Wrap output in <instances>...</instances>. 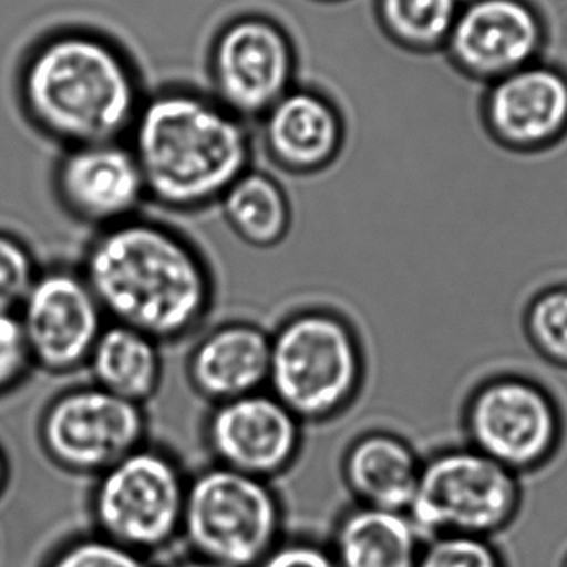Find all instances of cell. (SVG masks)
I'll use <instances>...</instances> for the list:
<instances>
[{
  "label": "cell",
  "instance_id": "cell-1",
  "mask_svg": "<svg viewBox=\"0 0 567 567\" xmlns=\"http://www.w3.org/2000/svg\"><path fill=\"white\" fill-rule=\"evenodd\" d=\"M109 322L165 343L198 332L216 302L208 258L185 233L138 215L100 229L79 266Z\"/></svg>",
  "mask_w": 567,
  "mask_h": 567
},
{
  "label": "cell",
  "instance_id": "cell-2",
  "mask_svg": "<svg viewBox=\"0 0 567 567\" xmlns=\"http://www.w3.org/2000/svg\"><path fill=\"white\" fill-rule=\"evenodd\" d=\"M17 96L30 125L66 150L126 142L146 93L125 47L100 30L65 27L30 47Z\"/></svg>",
  "mask_w": 567,
  "mask_h": 567
},
{
  "label": "cell",
  "instance_id": "cell-3",
  "mask_svg": "<svg viewBox=\"0 0 567 567\" xmlns=\"http://www.w3.org/2000/svg\"><path fill=\"white\" fill-rule=\"evenodd\" d=\"M126 143L148 202L175 213L219 203L255 156L248 123L212 93L179 85L145 96Z\"/></svg>",
  "mask_w": 567,
  "mask_h": 567
},
{
  "label": "cell",
  "instance_id": "cell-4",
  "mask_svg": "<svg viewBox=\"0 0 567 567\" xmlns=\"http://www.w3.org/2000/svg\"><path fill=\"white\" fill-rule=\"evenodd\" d=\"M365 373L362 339L337 310H296L271 332L268 390L303 425L343 415L359 399Z\"/></svg>",
  "mask_w": 567,
  "mask_h": 567
},
{
  "label": "cell",
  "instance_id": "cell-5",
  "mask_svg": "<svg viewBox=\"0 0 567 567\" xmlns=\"http://www.w3.org/2000/svg\"><path fill=\"white\" fill-rule=\"evenodd\" d=\"M466 445L518 476L551 465L567 436L558 393L539 377L503 369L476 380L460 409Z\"/></svg>",
  "mask_w": 567,
  "mask_h": 567
},
{
  "label": "cell",
  "instance_id": "cell-6",
  "mask_svg": "<svg viewBox=\"0 0 567 567\" xmlns=\"http://www.w3.org/2000/svg\"><path fill=\"white\" fill-rule=\"evenodd\" d=\"M189 475L169 450L146 442L96 476V535L152 558L182 539Z\"/></svg>",
  "mask_w": 567,
  "mask_h": 567
},
{
  "label": "cell",
  "instance_id": "cell-7",
  "mask_svg": "<svg viewBox=\"0 0 567 567\" xmlns=\"http://www.w3.org/2000/svg\"><path fill=\"white\" fill-rule=\"evenodd\" d=\"M284 518L271 482L213 463L189 475L182 539L215 565L255 567L284 538Z\"/></svg>",
  "mask_w": 567,
  "mask_h": 567
},
{
  "label": "cell",
  "instance_id": "cell-8",
  "mask_svg": "<svg viewBox=\"0 0 567 567\" xmlns=\"http://www.w3.org/2000/svg\"><path fill=\"white\" fill-rule=\"evenodd\" d=\"M522 505V476L463 443L422 460L406 515L425 542L439 536L489 539L515 522Z\"/></svg>",
  "mask_w": 567,
  "mask_h": 567
},
{
  "label": "cell",
  "instance_id": "cell-9",
  "mask_svg": "<svg viewBox=\"0 0 567 567\" xmlns=\"http://www.w3.org/2000/svg\"><path fill=\"white\" fill-rule=\"evenodd\" d=\"M299 53L275 17L243 12L213 33L206 55L212 95L243 122H258L297 85Z\"/></svg>",
  "mask_w": 567,
  "mask_h": 567
},
{
  "label": "cell",
  "instance_id": "cell-10",
  "mask_svg": "<svg viewBox=\"0 0 567 567\" xmlns=\"http://www.w3.org/2000/svg\"><path fill=\"white\" fill-rule=\"evenodd\" d=\"M148 433L146 406L92 382L53 395L37 426L40 449L53 465L93 478L145 445Z\"/></svg>",
  "mask_w": 567,
  "mask_h": 567
},
{
  "label": "cell",
  "instance_id": "cell-11",
  "mask_svg": "<svg viewBox=\"0 0 567 567\" xmlns=\"http://www.w3.org/2000/svg\"><path fill=\"white\" fill-rule=\"evenodd\" d=\"M548 43L535 0H463L442 53L458 75L485 86L538 62Z\"/></svg>",
  "mask_w": 567,
  "mask_h": 567
},
{
  "label": "cell",
  "instance_id": "cell-12",
  "mask_svg": "<svg viewBox=\"0 0 567 567\" xmlns=\"http://www.w3.org/2000/svg\"><path fill=\"white\" fill-rule=\"evenodd\" d=\"M33 367L66 375L85 369L106 320L95 293L79 268L40 269L17 310Z\"/></svg>",
  "mask_w": 567,
  "mask_h": 567
},
{
  "label": "cell",
  "instance_id": "cell-13",
  "mask_svg": "<svg viewBox=\"0 0 567 567\" xmlns=\"http://www.w3.org/2000/svg\"><path fill=\"white\" fill-rule=\"evenodd\" d=\"M485 135L503 152L538 156L567 142V69L529 63L483 86L478 105Z\"/></svg>",
  "mask_w": 567,
  "mask_h": 567
},
{
  "label": "cell",
  "instance_id": "cell-14",
  "mask_svg": "<svg viewBox=\"0 0 567 567\" xmlns=\"http://www.w3.org/2000/svg\"><path fill=\"white\" fill-rule=\"evenodd\" d=\"M302 429L303 423L266 389L209 405L202 435L215 465L272 482L299 460Z\"/></svg>",
  "mask_w": 567,
  "mask_h": 567
},
{
  "label": "cell",
  "instance_id": "cell-15",
  "mask_svg": "<svg viewBox=\"0 0 567 567\" xmlns=\"http://www.w3.org/2000/svg\"><path fill=\"white\" fill-rule=\"evenodd\" d=\"M52 185L63 212L96 231L142 215L148 202L126 142L66 148L53 168Z\"/></svg>",
  "mask_w": 567,
  "mask_h": 567
},
{
  "label": "cell",
  "instance_id": "cell-16",
  "mask_svg": "<svg viewBox=\"0 0 567 567\" xmlns=\"http://www.w3.org/2000/svg\"><path fill=\"white\" fill-rule=\"evenodd\" d=\"M258 123L266 158L287 175H319L346 148L347 123L342 110L313 86L297 83Z\"/></svg>",
  "mask_w": 567,
  "mask_h": 567
},
{
  "label": "cell",
  "instance_id": "cell-17",
  "mask_svg": "<svg viewBox=\"0 0 567 567\" xmlns=\"http://www.w3.org/2000/svg\"><path fill=\"white\" fill-rule=\"evenodd\" d=\"M271 332L251 320H226L203 332L186 359V380L209 405L268 389Z\"/></svg>",
  "mask_w": 567,
  "mask_h": 567
},
{
  "label": "cell",
  "instance_id": "cell-18",
  "mask_svg": "<svg viewBox=\"0 0 567 567\" xmlns=\"http://www.w3.org/2000/svg\"><path fill=\"white\" fill-rule=\"evenodd\" d=\"M422 460L405 436L390 430H369L347 445L340 475L353 505L406 513L415 495Z\"/></svg>",
  "mask_w": 567,
  "mask_h": 567
},
{
  "label": "cell",
  "instance_id": "cell-19",
  "mask_svg": "<svg viewBox=\"0 0 567 567\" xmlns=\"http://www.w3.org/2000/svg\"><path fill=\"white\" fill-rule=\"evenodd\" d=\"M423 543L406 513L353 505L337 518L329 548L337 567H416Z\"/></svg>",
  "mask_w": 567,
  "mask_h": 567
},
{
  "label": "cell",
  "instance_id": "cell-20",
  "mask_svg": "<svg viewBox=\"0 0 567 567\" xmlns=\"http://www.w3.org/2000/svg\"><path fill=\"white\" fill-rule=\"evenodd\" d=\"M162 343L140 330L109 322L86 360L92 383L146 406L165 377Z\"/></svg>",
  "mask_w": 567,
  "mask_h": 567
},
{
  "label": "cell",
  "instance_id": "cell-21",
  "mask_svg": "<svg viewBox=\"0 0 567 567\" xmlns=\"http://www.w3.org/2000/svg\"><path fill=\"white\" fill-rule=\"evenodd\" d=\"M219 205L229 229L255 249L276 248L292 228V205L282 183L255 166L229 186Z\"/></svg>",
  "mask_w": 567,
  "mask_h": 567
},
{
  "label": "cell",
  "instance_id": "cell-22",
  "mask_svg": "<svg viewBox=\"0 0 567 567\" xmlns=\"http://www.w3.org/2000/svg\"><path fill=\"white\" fill-rule=\"evenodd\" d=\"M463 0H373L377 25L403 52H443Z\"/></svg>",
  "mask_w": 567,
  "mask_h": 567
},
{
  "label": "cell",
  "instance_id": "cell-23",
  "mask_svg": "<svg viewBox=\"0 0 567 567\" xmlns=\"http://www.w3.org/2000/svg\"><path fill=\"white\" fill-rule=\"evenodd\" d=\"M522 332L538 359L567 372V281L545 284L528 297Z\"/></svg>",
  "mask_w": 567,
  "mask_h": 567
},
{
  "label": "cell",
  "instance_id": "cell-24",
  "mask_svg": "<svg viewBox=\"0 0 567 567\" xmlns=\"http://www.w3.org/2000/svg\"><path fill=\"white\" fill-rule=\"evenodd\" d=\"M42 567H153L150 558L130 551L103 536L69 539L49 556Z\"/></svg>",
  "mask_w": 567,
  "mask_h": 567
},
{
  "label": "cell",
  "instance_id": "cell-25",
  "mask_svg": "<svg viewBox=\"0 0 567 567\" xmlns=\"http://www.w3.org/2000/svg\"><path fill=\"white\" fill-rule=\"evenodd\" d=\"M30 246L0 229V310L17 312L40 272Z\"/></svg>",
  "mask_w": 567,
  "mask_h": 567
},
{
  "label": "cell",
  "instance_id": "cell-26",
  "mask_svg": "<svg viewBox=\"0 0 567 567\" xmlns=\"http://www.w3.org/2000/svg\"><path fill=\"white\" fill-rule=\"evenodd\" d=\"M416 567L506 566L489 539L475 536H439L423 543Z\"/></svg>",
  "mask_w": 567,
  "mask_h": 567
},
{
  "label": "cell",
  "instance_id": "cell-27",
  "mask_svg": "<svg viewBox=\"0 0 567 567\" xmlns=\"http://www.w3.org/2000/svg\"><path fill=\"white\" fill-rule=\"evenodd\" d=\"M32 369L35 367L19 316L0 310V396L19 389Z\"/></svg>",
  "mask_w": 567,
  "mask_h": 567
},
{
  "label": "cell",
  "instance_id": "cell-28",
  "mask_svg": "<svg viewBox=\"0 0 567 567\" xmlns=\"http://www.w3.org/2000/svg\"><path fill=\"white\" fill-rule=\"evenodd\" d=\"M255 567H337L329 546L307 538H282Z\"/></svg>",
  "mask_w": 567,
  "mask_h": 567
},
{
  "label": "cell",
  "instance_id": "cell-29",
  "mask_svg": "<svg viewBox=\"0 0 567 567\" xmlns=\"http://www.w3.org/2000/svg\"><path fill=\"white\" fill-rule=\"evenodd\" d=\"M168 567H223L208 561V559L198 558L195 555L185 556V558L176 559Z\"/></svg>",
  "mask_w": 567,
  "mask_h": 567
},
{
  "label": "cell",
  "instance_id": "cell-30",
  "mask_svg": "<svg viewBox=\"0 0 567 567\" xmlns=\"http://www.w3.org/2000/svg\"><path fill=\"white\" fill-rule=\"evenodd\" d=\"M7 482H9V460H7L6 453H3L2 446H0V496H2L3 489H6Z\"/></svg>",
  "mask_w": 567,
  "mask_h": 567
},
{
  "label": "cell",
  "instance_id": "cell-31",
  "mask_svg": "<svg viewBox=\"0 0 567 567\" xmlns=\"http://www.w3.org/2000/svg\"><path fill=\"white\" fill-rule=\"evenodd\" d=\"M316 3H323V6H333V3H342L346 0H312Z\"/></svg>",
  "mask_w": 567,
  "mask_h": 567
},
{
  "label": "cell",
  "instance_id": "cell-32",
  "mask_svg": "<svg viewBox=\"0 0 567 567\" xmlns=\"http://www.w3.org/2000/svg\"><path fill=\"white\" fill-rule=\"evenodd\" d=\"M559 567H567V553L565 555V558L561 559V566Z\"/></svg>",
  "mask_w": 567,
  "mask_h": 567
}]
</instances>
